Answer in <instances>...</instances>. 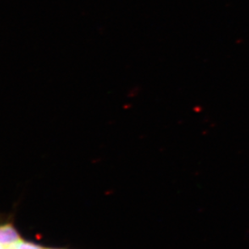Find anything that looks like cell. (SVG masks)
I'll use <instances>...</instances> for the list:
<instances>
[{
  "instance_id": "6da1fadb",
  "label": "cell",
  "mask_w": 249,
  "mask_h": 249,
  "mask_svg": "<svg viewBox=\"0 0 249 249\" xmlns=\"http://www.w3.org/2000/svg\"><path fill=\"white\" fill-rule=\"evenodd\" d=\"M21 240L19 232L12 224L0 225V245L3 249H13Z\"/></svg>"
},
{
  "instance_id": "7a4b0ae2",
  "label": "cell",
  "mask_w": 249,
  "mask_h": 249,
  "mask_svg": "<svg viewBox=\"0 0 249 249\" xmlns=\"http://www.w3.org/2000/svg\"><path fill=\"white\" fill-rule=\"evenodd\" d=\"M46 248L41 247L40 245H36L34 243L27 242L22 240L20 242L18 243L13 249H45Z\"/></svg>"
},
{
  "instance_id": "3957f363",
  "label": "cell",
  "mask_w": 249,
  "mask_h": 249,
  "mask_svg": "<svg viewBox=\"0 0 249 249\" xmlns=\"http://www.w3.org/2000/svg\"><path fill=\"white\" fill-rule=\"evenodd\" d=\"M0 249H2V246H1V245H0Z\"/></svg>"
},
{
  "instance_id": "277c9868",
  "label": "cell",
  "mask_w": 249,
  "mask_h": 249,
  "mask_svg": "<svg viewBox=\"0 0 249 249\" xmlns=\"http://www.w3.org/2000/svg\"></svg>"
},
{
  "instance_id": "5b68a950",
  "label": "cell",
  "mask_w": 249,
  "mask_h": 249,
  "mask_svg": "<svg viewBox=\"0 0 249 249\" xmlns=\"http://www.w3.org/2000/svg\"></svg>"
}]
</instances>
